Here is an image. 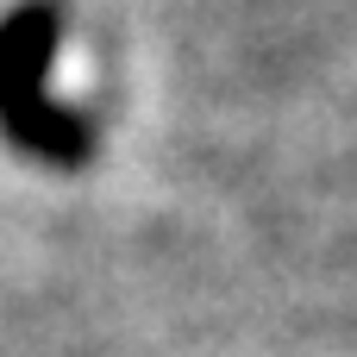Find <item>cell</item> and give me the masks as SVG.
Returning a JSON list of instances; mask_svg holds the SVG:
<instances>
[{"instance_id": "1", "label": "cell", "mask_w": 357, "mask_h": 357, "mask_svg": "<svg viewBox=\"0 0 357 357\" xmlns=\"http://www.w3.org/2000/svg\"><path fill=\"white\" fill-rule=\"evenodd\" d=\"M56 6L50 0H19L0 13V132L50 163V169H75L94 151L88 119L50 94V56H56Z\"/></svg>"}]
</instances>
